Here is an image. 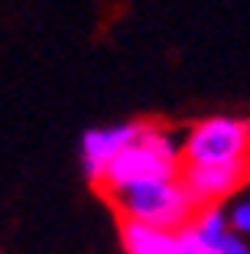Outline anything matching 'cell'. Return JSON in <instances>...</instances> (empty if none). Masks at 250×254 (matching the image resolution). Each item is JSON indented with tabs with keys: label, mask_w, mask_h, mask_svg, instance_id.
Instances as JSON below:
<instances>
[{
	"label": "cell",
	"mask_w": 250,
	"mask_h": 254,
	"mask_svg": "<svg viewBox=\"0 0 250 254\" xmlns=\"http://www.w3.org/2000/svg\"><path fill=\"white\" fill-rule=\"evenodd\" d=\"M179 170H182V140H179V134L162 124H143L140 137L107 166L98 189L104 195H110L117 189L137 186V183H147V180L179 176Z\"/></svg>",
	"instance_id": "cell-1"
},
{
	"label": "cell",
	"mask_w": 250,
	"mask_h": 254,
	"mask_svg": "<svg viewBox=\"0 0 250 254\" xmlns=\"http://www.w3.org/2000/svg\"><path fill=\"white\" fill-rule=\"evenodd\" d=\"M114 202V209L120 212L124 222H140L150 228H162V232H182L195 218L199 205L182 186L179 176L169 180H147L137 186L117 189L107 195Z\"/></svg>",
	"instance_id": "cell-2"
},
{
	"label": "cell",
	"mask_w": 250,
	"mask_h": 254,
	"mask_svg": "<svg viewBox=\"0 0 250 254\" xmlns=\"http://www.w3.org/2000/svg\"><path fill=\"white\" fill-rule=\"evenodd\" d=\"M182 166H228L250 163V118L208 114L182 137Z\"/></svg>",
	"instance_id": "cell-3"
},
{
	"label": "cell",
	"mask_w": 250,
	"mask_h": 254,
	"mask_svg": "<svg viewBox=\"0 0 250 254\" xmlns=\"http://www.w3.org/2000/svg\"><path fill=\"white\" fill-rule=\"evenodd\" d=\"M147 121H117V124H104V127H88L78 140V163L88 183H101L107 166L140 137Z\"/></svg>",
	"instance_id": "cell-4"
},
{
	"label": "cell",
	"mask_w": 250,
	"mask_h": 254,
	"mask_svg": "<svg viewBox=\"0 0 250 254\" xmlns=\"http://www.w3.org/2000/svg\"><path fill=\"white\" fill-rule=\"evenodd\" d=\"M179 180L189 189L199 209L205 205H224L231 195L244 189L250 180V163H228V166H182Z\"/></svg>",
	"instance_id": "cell-5"
},
{
	"label": "cell",
	"mask_w": 250,
	"mask_h": 254,
	"mask_svg": "<svg viewBox=\"0 0 250 254\" xmlns=\"http://www.w3.org/2000/svg\"><path fill=\"white\" fill-rule=\"evenodd\" d=\"M120 248L127 254H179V232H162L140 222H120Z\"/></svg>",
	"instance_id": "cell-6"
},
{
	"label": "cell",
	"mask_w": 250,
	"mask_h": 254,
	"mask_svg": "<svg viewBox=\"0 0 250 254\" xmlns=\"http://www.w3.org/2000/svg\"><path fill=\"white\" fill-rule=\"evenodd\" d=\"M189 232L195 235L199 241L218 248L221 241L231 235V225H228V209L224 205H205V209L195 212V218L189 222Z\"/></svg>",
	"instance_id": "cell-7"
},
{
	"label": "cell",
	"mask_w": 250,
	"mask_h": 254,
	"mask_svg": "<svg viewBox=\"0 0 250 254\" xmlns=\"http://www.w3.org/2000/svg\"><path fill=\"white\" fill-rule=\"evenodd\" d=\"M228 225H231V235H237L244 241L250 238V195L237 199L228 209Z\"/></svg>",
	"instance_id": "cell-8"
},
{
	"label": "cell",
	"mask_w": 250,
	"mask_h": 254,
	"mask_svg": "<svg viewBox=\"0 0 250 254\" xmlns=\"http://www.w3.org/2000/svg\"><path fill=\"white\" fill-rule=\"evenodd\" d=\"M179 254H218V248L199 241L189 228H182V232H179Z\"/></svg>",
	"instance_id": "cell-9"
},
{
	"label": "cell",
	"mask_w": 250,
	"mask_h": 254,
	"mask_svg": "<svg viewBox=\"0 0 250 254\" xmlns=\"http://www.w3.org/2000/svg\"><path fill=\"white\" fill-rule=\"evenodd\" d=\"M218 254H250V245L237 235H228V238L218 245Z\"/></svg>",
	"instance_id": "cell-10"
}]
</instances>
